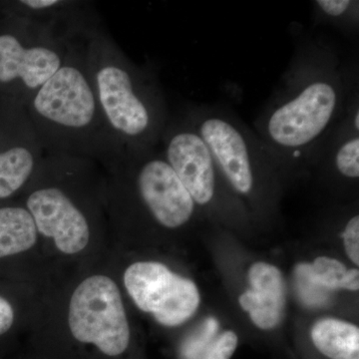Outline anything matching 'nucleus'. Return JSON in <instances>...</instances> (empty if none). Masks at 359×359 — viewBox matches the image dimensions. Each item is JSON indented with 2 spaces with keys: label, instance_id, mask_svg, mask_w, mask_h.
I'll list each match as a JSON object with an SVG mask.
<instances>
[{
  "label": "nucleus",
  "instance_id": "nucleus-1",
  "mask_svg": "<svg viewBox=\"0 0 359 359\" xmlns=\"http://www.w3.org/2000/svg\"><path fill=\"white\" fill-rule=\"evenodd\" d=\"M353 87L332 45L299 37L282 82L255 124L276 166L318 162Z\"/></svg>",
  "mask_w": 359,
  "mask_h": 359
},
{
  "label": "nucleus",
  "instance_id": "nucleus-2",
  "mask_svg": "<svg viewBox=\"0 0 359 359\" xmlns=\"http://www.w3.org/2000/svg\"><path fill=\"white\" fill-rule=\"evenodd\" d=\"M85 42H71L62 65L28 100L25 110L45 154L84 158L108 167L124 149L101 110Z\"/></svg>",
  "mask_w": 359,
  "mask_h": 359
},
{
  "label": "nucleus",
  "instance_id": "nucleus-3",
  "mask_svg": "<svg viewBox=\"0 0 359 359\" xmlns=\"http://www.w3.org/2000/svg\"><path fill=\"white\" fill-rule=\"evenodd\" d=\"M85 50L101 110L120 145L127 151L158 148L169 115L157 78L127 57L100 25L89 32Z\"/></svg>",
  "mask_w": 359,
  "mask_h": 359
},
{
  "label": "nucleus",
  "instance_id": "nucleus-4",
  "mask_svg": "<svg viewBox=\"0 0 359 359\" xmlns=\"http://www.w3.org/2000/svg\"><path fill=\"white\" fill-rule=\"evenodd\" d=\"M70 43L48 26L9 15L0 26V91L4 97L25 107L62 65Z\"/></svg>",
  "mask_w": 359,
  "mask_h": 359
},
{
  "label": "nucleus",
  "instance_id": "nucleus-5",
  "mask_svg": "<svg viewBox=\"0 0 359 359\" xmlns=\"http://www.w3.org/2000/svg\"><path fill=\"white\" fill-rule=\"evenodd\" d=\"M68 323L75 339L94 344L106 355H120L129 346L121 294L108 276H90L78 285L71 297Z\"/></svg>",
  "mask_w": 359,
  "mask_h": 359
},
{
  "label": "nucleus",
  "instance_id": "nucleus-6",
  "mask_svg": "<svg viewBox=\"0 0 359 359\" xmlns=\"http://www.w3.org/2000/svg\"><path fill=\"white\" fill-rule=\"evenodd\" d=\"M32 190L26 198L37 233L53 238L59 250L77 254L88 245L90 224L84 210L61 185L52 156L45 154L32 178Z\"/></svg>",
  "mask_w": 359,
  "mask_h": 359
},
{
  "label": "nucleus",
  "instance_id": "nucleus-7",
  "mask_svg": "<svg viewBox=\"0 0 359 359\" xmlns=\"http://www.w3.org/2000/svg\"><path fill=\"white\" fill-rule=\"evenodd\" d=\"M119 161L142 204L161 226L177 229L192 219L196 204L162 151L124 150Z\"/></svg>",
  "mask_w": 359,
  "mask_h": 359
},
{
  "label": "nucleus",
  "instance_id": "nucleus-8",
  "mask_svg": "<svg viewBox=\"0 0 359 359\" xmlns=\"http://www.w3.org/2000/svg\"><path fill=\"white\" fill-rule=\"evenodd\" d=\"M124 285L136 306L166 327L185 323L199 306V290L195 283L157 262L130 266L124 273Z\"/></svg>",
  "mask_w": 359,
  "mask_h": 359
},
{
  "label": "nucleus",
  "instance_id": "nucleus-9",
  "mask_svg": "<svg viewBox=\"0 0 359 359\" xmlns=\"http://www.w3.org/2000/svg\"><path fill=\"white\" fill-rule=\"evenodd\" d=\"M11 15L27 18L48 26L67 43L86 39L100 25L89 2L69 0H20L11 4Z\"/></svg>",
  "mask_w": 359,
  "mask_h": 359
},
{
  "label": "nucleus",
  "instance_id": "nucleus-10",
  "mask_svg": "<svg viewBox=\"0 0 359 359\" xmlns=\"http://www.w3.org/2000/svg\"><path fill=\"white\" fill-rule=\"evenodd\" d=\"M250 290L240 297L243 309L262 330H271L282 320L285 304V283L280 269L256 263L249 271Z\"/></svg>",
  "mask_w": 359,
  "mask_h": 359
},
{
  "label": "nucleus",
  "instance_id": "nucleus-11",
  "mask_svg": "<svg viewBox=\"0 0 359 359\" xmlns=\"http://www.w3.org/2000/svg\"><path fill=\"white\" fill-rule=\"evenodd\" d=\"M313 344L332 359H359V330L335 318L318 320L311 330Z\"/></svg>",
  "mask_w": 359,
  "mask_h": 359
},
{
  "label": "nucleus",
  "instance_id": "nucleus-12",
  "mask_svg": "<svg viewBox=\"0 0 359 359\" xmlns=\"http://www.w3.org/2000/svg\"><path fill=\"white\" fill-rule=\"evenodd\" d=\"M36 240V226L25 207L0 208V259L29 250Z\"/></svg>",
  "mask_w": 359,
  "mask_h": 359
},
{
  "label": "nucleus",
  "instance_id": "nucleus-13",
  "mask_svg": "<svg viewBox=\"0 0 359 359\" xmlns=\"http://www.w3.org/2000/svg\"><path fill=\"white\" fill-rule=\"evenodd\" d=\"M313 4L316 22L334 26L346 32H354L358 29V0H316Z\"/></svg>",
  "mask_w": 359,
  "mask_h": 359
},
{
  "label": "nucleus",
  "instance_id": "nucleus-14",
  "mask_svg": "<svg viewBox=\"0 0 359 359\" xmlns=\"http://www.w3.org/2000/svg\"><path fill=\"white\" fill-rule=\"evenodd\" d=\"M311 269L314 278L327 289H346L348 269L337 259L318 257L311 264Z\"/></svg>",
  "mask_w": 359,
  "mask_h": 359
},
{
  "label": "nucleus",
  "instance_id": "nucleus-15",
  "mask_svg": "<svg viewBox=\"0 0 359 359\" xmlns=\"http://www.w3.org/2000/svg\"><path fill=\"white\" fill-rule=\"evenodd\" d=\"M297 273V287L302 297L306 299L309 304H321L327 297V287L321 285L318 280L314 278L311 273V266L301 264L295 269Z\"/></svg>",
  "mask_w": 359,
  "mask_h": 359
},
{
  "label": "nucleus",
  "instance_id": "nucleus-16",
  "mask_svg": "<svg viewBox=\"0 0 359 359\" xmlns=\"http://www.w3.org/2000/svg\"><path fill=\"white\" fill-rule=\"evenodd\" d=\"M237 346V334L231 330L224 332L218 339L212 342L203 359H230Z\"/></svg>",
  "mask_w": 359,
  "mask_h": 359
},
{
  "label": "nucleus",
  "instance_id": "nucleus-17",
  "mask_svg": "<svg viewBox=\"0 0 359 359\" xmlns=\"http://www.w3.org/2000/svg\"><path fill=\"white\" fill-rule=\"evenodd\" d=\"M342 238L344 241L347 256L356 266L359 264V217H353L344 229Z\"/></svg>",
  "mask_w": 359,
  "mask_h": 359
},
{
  "label": "nucleus",
  "instance_id": "nucleus-18",
  "mask_svg": "<svg viewBox=\"0 0 359 359\" xmlns=\"http://www.w3.org/2000/svg\"><path fill=\"white\" fill-rule=\"evenodd\" d=\"M13 320V306L4 297H0V335L6 334L11 330Z\"/></svg>",
  "mask_w": 359,
  "mask_h": 359
},
{
  "label": "nucleus",
  "instance_id": "nucleus-19",
  "mask_svg": "<svg viewBox=\"0 0 359 359\" xmlns=\"http://www.w3.org/2000/svg\"><path fill=\"white\" fill-rule=\"evenodd\" d=\"M359 289V271L358 269H348L346 290H358Z\"/></svg>",
  "mask_w": 359,
  "mask_h": 359
}]
</instances>
